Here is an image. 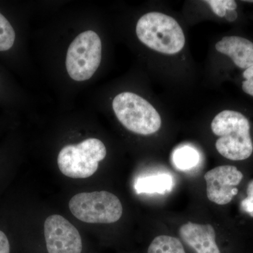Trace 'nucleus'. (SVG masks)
I'll return each instance as SVG.
<instances>
[{"label":"nucleus","mask_w":253,"mask_h":253,"mask_svg":"<svg viewBox=\"0 0 253 253\" xmlns=\"http://www.w3.org/2000/svg\"><path fill=\"white\" fill-rule=\"evenodd\" d=\"M16 33L9 21L0 13V51H7L14 45Z\"/></svg>","instance_id":"4468645a"},{"label":"nucleus","mask_w":253,"mask_h":253,"mask_svg":"<svg viewBox=\"0 0 253 253\" xmlns=\"http://www.w3.org/2000/svg\"><path fill=\"white\" fill-rule=\"evenodd\" d=\"M243 178L244 174L235 166H218L208 171L204 175L208 199L219 206L229 204L238 194L236 186Z\"/></svg>","instance_id":"6e6552de"},{"label":"nucleus","mask_w":253,"mask_h":253,"mask_svg":"<svg viewBox=\"0 0 253 253\" xmlns=\"http://www.w3.org/2000/svg\"><path fill=\"white\" fill-rule=\"evenodd\" d=\"M179 232L181 241L194 253H221L211 224L188 222L181 226Z\"/></svg>","instance_id":"1a4fd4ad"},{"label":"nucleus","mask_w":253,"mask_h":253,"mask_svg":"<svg viewBox=\"0 0 253 253\" xmlns=\"http://www.w3.org/2000/svg\"><path fill=\"white\" fill-rule=\"evenodd\" d=\"M217 51L230 57L237 67L247 69L253 66V42L240 36L224 37L215 44Z\"/></svg>","instance_id":"9d476101"},{"label":"nucleus","mask_w":253,"mask_h":253,"mask_svg":"<svg viewBox=\"0 0 253 253\" xmlns=\"http://www.w3.org/2000/svg\"><path fill=\"white\" fill-rule=\"evenodd\" d=\"M106 156L104 143L99 139L89 138L78 144L64 146L58 156V166L65 176L84 179L97 171L100 161Z\"/></svg>","instance_id":"20e7f679"},{"label":"nucleus","mask_w":253,"mask_h":253,"mask_svg":"<svg viewBox=\"0 0 253 253\" xmlns=\"http://www.w3.org/2000/svg\"><path fill=\"white\" fill-rule=\"evenodd\" d=\"M0 253H10V244L7 236L0 231Z\"/></svg>","instance_id":"a211bd4d"},{"label":"nucleus","mask_w":253,"mask_h":253,"mask_svg":"<svg viewBox=\"0 0 253 253\" xmlns=\"http://www.w3.org/2000/svg\"><path fill=\"white\" fill-rule=\"evenodd\" d=\"M101 41L94 31L83 32L68 47L66 66L70 77L81 82L90 79L101 61Z\"/></svg>","instance_id":"423d86ee"},{"label":"nucleus","mask_w":253,"mask_h":253,"mask_svg":"<svg viewBox=\"0 0 253 253\" xmlns=\"http://www.w3.org/2000/svg\"><path fill=\"white\" fill-rule=\"evenodd\" d=\"M147 253H186L181 240L168 235L155 238L148 248Z\"/></svg>","instance_id":"f8f14e48"},{"label":"nucleus","mask_w":253,"mask_h":253,"mask_svg":"<svg viewBox=\"0 0 253 253\" xmlns=\"http://www.w3.org/2000/svg\"><path fill=\"white\" fill-rule=\"evenodd\" d=\"M241 208L244 212L253 217V179L248 184L247 197L241 201Z\"/></svg>","instance_id":"dca6fc26"},{"label":"nucleus","mask_w":253,"mask_h":253,"mask_svg":"<svg viewBox=\"0 0 253 253\" xmlns=\"http://www.w3.org/2000/svg\"><path fill=\"white\" fill-rule=\"evenodd\" d=\"M244 81L242 83V89L246 94L253 96V66L245 70L243 73Z\"/></svg>","instance_id":"f3484780"},{"label":"nucleus","mask_w":253,"mask_h":253,"mask_svg":"<svg viewBox=\"0 0 253 253\" xmlns=\"http://www.w3.org/2000/svg\"><path fill=\"white\" fill-rule=\"evenodd\" d=\"M136 33L143 44L162 54H175L185 44V36L179 23L162 13L150 12L141 16Z\"/></svg>","instance_id":"f03ea898"},{"label":"nucleus","mask_w":253,"mask_h":253,"mask_svg":"<svg viewBox=\"0 0 253 253\" xmlns=\"http://www.w3.org/2000/svg\"><path fill=\"white\" fill-rule=\"evenodd\" d=\"M211 129L219 139L215 147L223 157L231 161H244L253 153L251 125L239 111L225 110L214 117Z\"/></svg>","instance_id":"f257e3e1"},{"label":"nucleus","mask_w":253,"mask_h":253,"mask_svg":"<svg viewBox=\"0 0 253 253\" xmlns=\"http://www.w3.org/2000/svg\"><path fill=\"white\" fill-rule=\"evenodd\" d=\"M207 3L213 12L219 17H224L227 11H235L237 4L234 0H208L205 1Z\"/></svg>","instance_id":"2eb2a0df"},{"label":"nucleus","mask_w":253,"mask_h":253,"mask_svg":"<svg viewBox=\"0 0 253 253\" xmlns=\"http://www.w3.org/2000/svg\"><path fill=\"white\" fill-rule=\"evenodd\" d=\"M48 253H81L83 241L78 229L66 218L53 214L44 224Z\"/></svg>","instance_id":"0eeeda50"},{"label":"nucleus","mask_w":253,"mask_h":253,"mask_svg":"<svg viewBox=\"0 0 253 253\" xmlns=\"http://www.w3.org/2000/svg\"><path fill=\"white\" fill-rule=\"evenodd\" d=\"M173 186L172 176L167 174L145 176L136 179L134 189L136 194H163L171 191Z\"/></svg>","instance_id":"9b49d317"},{"label":"nucleus","mask_w":253,"mask_h":253,"mask_svg":"<svg viewBox=\"0 0 253 253\" xmlns=\"http://www.w3.org/2000/svg\"><path fill=\"white\" fill-rule=\"evenodd\" d=\"M113 109L118 121L135 134L149 135L159 130L161 116L149 101L132 92H123L113 99Z\"/></svg>","instance_id":"7ed1b4c3"},{"label":"nucleus","mask_w":253,"mask_h":253,"mask_svg":"<svg viewBox=\"0 0 253 253\" xmlns=\"http://www.w3.org/2000/svg\"><path fill=\"white\" fill-rule=\"evenodd\" d=\"M70 211L77 219L90 224H111L122 217L121 201L106 191L75 195L68 204Z\"/></svg>","instance_id":"39448f33"},{"label":"nucleus","mask_w":253,"mask_h":253,"mask_svg":"<svg viewBox=\"0 0 253 253\" xmlns=\"http://www.w3.org/2000/svg\"><path fill=\"white\" fill-rule=\"evenodd\" d=\"M199 158L198 151L188 146L176 149L172 156L174 166L180 170H188L196 167Z\"/></svg>","instance_id":"ddd939ff"}]
</instances>
